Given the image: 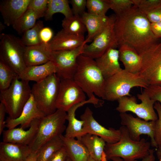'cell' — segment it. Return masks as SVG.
Segmentation results:
<instances>
[{"mask_svg":"<svg viewBox=\"0 0 161 161\" xmlns=\"http://www.w3.org/2000/svg\"><path fill=\"white\" fill-rule=\"evenodd\" d=\"M115 16L114 30L118 46L127 45L139 54L150 45L158 41L159 39L152 31L151 23L136 7L133 5Z\"/></svg>","mask_w":161,"mask_h":161,"instance_id":"6da1fadb","label":"cell"},{"mask_svg":"<svg viewBox=\"0 0 161 161\" xmlns=\"http://www.w3.org/2000/svg\"><path fill=\"white\" fill-rule=\"evenodd\" d=\"M73 79L89 99L95 97L94 94L104 100L106 80L95 59L80 55Z\"/></svg>","mask_w":161,"mask_h":161,"instance_id":"7a4b0ae2","label":"cell"},{"mask_svg":"<svg viewBox=\"0 0 161 161\" xmlns=\"http://www.w3.org/2000/svg\"><path fill=\"white\" fill-rule=\"evenodd\" d=\"M119 129L121 134L120 140L114 143H106L105 145L104 151L107 161L112 157H119L123 161H137L149 154L151 143L143 138L138 141L132 140L125 126H122Z\"/></svg>","mask_w":161,"mask_h":161,"instance_id":"3957f363","label":"cell"},{"mask_svg":"<svg viewBox=\"0 0 161 161\" xmlns=\"http://www.w3.org/2000/svg\"><path fill=\"white\" fill-rule=\"evenodd\" d=\"M105 80L104 100L110 101L131 96L130 91L134 87L145 89L149 85L139 73H132L123 69Z\"/></svg>","mask_w":161,"mask_h":161,"instance_id":"277c9868","label":"cell"},{"mask_svg":"<svg viewBox=\"0 0 161 161\" xmlns=\"http://www.w3.org/2000/svg\"><path fill=\"white\" fill-rule=\"evenodd\" d=\"M66 112L57 109L54 113L39 119L37 129L29 145L31 152L37 153L44 144L60 136L65 131Z\"/></svg>","mask_w":161,"mask_h":161,"instance_id":"5b68a950","label":"cell"},{"mask_svg":"<svg viewBox=\"0 0 161 161\" xmlns=\"http://www.w3.org/2000/svg\"><path fill=\"white\" fill-rule=\"evenodd\" d=\"M60 79L56 73L35 83L31 88V93L39 109L45 115L55 112L60 87Z\"/></svg>","mask_w":161,"mask_h":161,"instance_id":"8992f818","label":"cell"},{"mask_svg":"<svg viewBox=\"0 0 161 161\" xmlns=\"http://www.w3.org/2000/svg\"><path fill=\"white\" fill-rule=\"evenodd\" d=\"M31 94L29 82L15 78L10 87L0 92V100L4 105L8 117L19 116Z\"/></svg>","mask_w":161,"mask_h":161,"instance_id":"52a82bcc","label":"cell"},{"mask_svg":"<svg viewBox=\"0 0 161 161\" xmlns=\"http://www.w3.org/2000/svg\"><path fill=\"white\" fill-rule=\"evenodd\" d=\"M0 39V60L18 76L27 67L24 59L26 46L21 38L13 35L2 33Z\"/></svg>","mask_w":161,"mask_h":161,"instance_id":"ba28073f","label":"cell"},{"mask_svg":"<svg viewBox=\"0 0 161 161\" xmlns=\"http://www.w3.org/2000/svg\"><path fill=\"white\" fill-rule=\"evenodd\" d=\"M115 15L108 17L102 30L94 37L90 44L85 45L82 54L95 59L102 55L111 48L118 46L114 30Z\"/></svg>","mask_w":161,"mask_h":161,"instance_id":"9c48e42d","label":"cell"},{"mask_svg":"<svg viewBox=\"0 0 161 161\" xmlns=\"http://www.w3.org/2000/svg\"><path fill=\"white\" fill-rule=\"evenodd\" d=\"M139 54L141 58L140 74L149 85H161V42L153 43Z\"/></svg>","mask_w":161,"mask_h":161,"instance_id":"30bf717a","label":"cell"},{"mask_svg":"<svg viewBox=\"0 0 161 161\" xmlns=\"http://www.w3.org/2000/svg\"><path fill=\"white\" fill-rule=\"evenodd\" d=\"M137 98L141 101L137 103L134 96H125L117 100L118 104L116 110L120 113L131 112L138 117L146 121H155L158 116L155 112L154 105L155 102L151 99L144 91L138 94Z\"/></svg>","mask_w":161,"mask_h":161,"instance_id":"8fae6325","label":"cell"},{"mask_svg":"<svg viewBox=\"0 0 161 161\" xmlns=\"http://www.w3.org/2000/svg\"><path fill=\"white\" fill-rule=\"evenodd\" d=\"M72 50L51 51L50 61L55 64L56 74L61 79H73L77 67L78 57L82 54L85 45Z\"/></svg>","mask_w":161,"mask_h":161,"instance_id":"7c38bea8","label":"cell"},{"mask_svg":"<svg viewBox=\"0 0 161 161\" xmlns=\"http://www.w3.org/2000/svg\"><path fill=\"white\" fill-rule=\"evenodd\" d=\"M86 100L85 93L73 79H61L57 109L67 112L72 106Z\"/></svg>","mask_w":161,"mask_h":161,"instance_id":"4fadbf2b","label":"cell"},{"mask_svg":"<svg viewBox=\"0 0 161 161\" xmlns=\"http://www.w3.org/2000/svg\"><path fill=\"white\" fill-rule=\"evenodd\" d=\"M120 123L127 128L131 139L138 141L141 135L146 134L151 139V145L156 148L158 146L154 139V126L155 121H146L139 117H135L131 114L120 113Z\"/></svg>","mask_w":161,"mask_h":161,"instance_id":"5bb4252c","label":"cell"},{"mask_svg":"<svg viewBox=\"0 0 161 161\" xmlns=\"http://www.w3.org/2000/svg\"><path fill=\"white\" fill-rule=\"evenodd\" d=\"M80 118L84 122L83 128L86 134L97 136L108 144L114 143L120 140L121 134L119 129H107L101 125L94 118L93 112L89 107L86 108Z\"/></svg>","mask_w":161,"mask_h":161,"instance_id":"9a60e30c","label":"cell"},{"mask_svg":"<svg viewBox=\"0 0 161 161\" xmlns=\"http://www.w3.org/2000/svg\"><path fill=\"white\" fill-rule=\"evenodd\" d=\"M104 103L103 100L95 97L75 104L71 107L66 112V120L68 121V124L64 136L67 138H76L79 139L86 134L83 128V121L78 120L75 117L76 110L79 107L87 103H92L97 107L102 106Z\"/></svg>","mask_w":161,"mask_h":161,"instance_id":"2e32d148","label":"cell"},{"mask_svg":"<svg viewBox=\"0 0 161 161\" xmlns=\"http://www.w3.org/2000/svg\"><path fill=\"white\" fill-rule=\"evenodd\" d=\"M45 116L38 108L31 94L18 117L13 119L7 117L5 120L6 127L11 129L20 125V127L25 129L30 127L33 121Z\"/></svg>","mask_w":161,"mask_h":161,"instance_id":"e0dca14e","label":"cell"},{"mask_svg":"<svg viewBox=\"0 0 161 161\" xmlns=\"http://www.w3.org/2000/svg\"><path fill=\"white\" fill-rule=\"evenodd\" d=\"M30 0H3L0 1V12L4 23L13 26L28 8Z\"/></svg>","mask_w":161,"mask_h":161,"instance_id":"ac0fdd59","label":"cell"},{"mask_svg":"<svg viewBox=\"0 0 161 161\" xmlns=\"http://www.w3.org/2000/svg\"><path fill=\"white\" fill-rule=\"evenodd\" d=\"M39 119L33 121L27 130L20 127L4 130L2 133L3 141L29 145L36 133Z\"/></svg>","mask_w":161,"mask_h":161,"instance_id":"d6986e66","label":"cell"},{"mask_svg":"<svg viewBox=\"0 0 161 161\" xmlns=\"http://www.w3.org/2000/svg\"><path fill=\"white\" fill-rule=\"evenodd\" d=\"M119 60L118 50L111 48L95 60L106 80L122 69L120 67Z\"/></svg>","mask_w":161,"mask_h":161,"instance_id":"ffe728a7","label":"cell"},{"mask_svg":"<svg viewBox=\"0 0 161 161\" xmlns=\"http://www.w3.org/2000/svg\"><path fill=\"white\" fill-rule=\"evenodd\" d=\"M85 39L84 37L70 34L62 29L54 36L48 46L50 51L72 50L86 44Z\"/></svg>","mask_w":161,"mask_h":161,"instance_id":"44dd1931","label":"cell"},{"mask_svg":"<svg viewBox=\"0 0 161 161\" xmlns=\"http://www.w3.org/2000/svg\"><path fill=\"white\" fill-rule=\"evenodd\" d=\"M31 153L28 145L0 143V161H26Z\"/></svg>","mask_w":161,"mask_h":161,"instance_id":"7402d4cb","label":"cell"},{"mask_svg":"<svg viewBox=\"0 0 161 161\" xmlns=\"http://www.w3.org/2000/svg\"><path fill=\"white\" fill-rule=\"evenodd\" d=\"M57 72L55 64L50 61L42 64L27 66L18 77L21 80L37 83Z\"/></svg>","mask_w":161,"mask_h":161,"instance_id":"603a6c76","label":"cell"},{"mask_svg":"<svg viewBox=\"0 0 161 161\" xmlns=\"http://www.w3.org/2000/svg\"><path fill=\"white\" fill-rule=\"evenodd\" d=\"M119 60L123 63L124 69L134 74L139 73L141 65L140 56L133 47L126 44L119 46Z\"/></svg>","mask_w":161,"mask_h":161,"instance_id":"cb8c5ba5","label":"cell"},{"mask_svg":"<svg viewBox=\"0 0 161 161\" xmlns=\"http://www.w3.org/2000/svg\"><path fill=\"white\" fill-rule=\"evenodd\" d=\"M48 45L41 44L26 46L24 59L27 67L42 64L50 61L51 51L49 49Z\"/></svg>","mask_w":161,"mask_h":161,"instance_id":"d4e9b609","label":"cell"},{"mask_svg":"<svg viewBox=\"0 0 161 161\" xmlns=\"http://www.w3.org/2000/svg\"><path fill=\"white\" fill-rule=\"evenodd\" d=\"M77 139L86 146L90 157L95 161H108L104 151L106 143L102 138L95 135L86 134Z\"/></svg>","mask_w":161,"mask_h":161,"instance_id":"484cf974","label":"cell"},{"mask_svg":"<svg viewBox=\"0 0 161 161\" xmlns=\"http://www.w3.org/2000/svg\"><path fill=\"white\" fill-rule=\"evenodd\" d=\"M80 17L88 32L85 39L86 44L91 42L104 26L108 16H102L85 12Z\"/></svg>","mask_w":161,"mask_h":161,"instance_id":"4316f807","label":"cell"},{"mask_svg":"<svg viewBox=\"0 0 161 161\" xmlns=\"http://www.w3.org/2000/svg\"><path fill=\"white\" fill-rule=\"evenodd\" d=\"M61 137L68 157L72 161H88L90 157L89 152L80 140L67 138L63 135Z\"/></svg>","mask_w":161,"mask_h":161,"instance_id":"83f0119b","label":"cell"},{"mask_svg":"<svg viewBox=\"0 0 161 161\" xmlns=\"http://www.w3.org/2000/svg\"><path fill=\"white\" fill-rule=\"evenodd\" d=\"M67 0H48L47 10L44 18L46 21L51 20L55 13L63 14L65 18H69L73 15Z\"/></svg>","mask_w":161,"mask_h":161,"instance_id":"f1b7e54d","label":"cell"},{"mask_svg":"<svg viewBox=\"0 0 161 161\" xmlns=\"http://www.w3.org/2000/svg\"><path fill=\"white\" fill-rule=\"evenodd\" d=\"M63 29L70 34L79 37H84L87 31L80 16L73 15L69 18H64L62 21Z\"/></svg>","mask_w":161,"mask_h":161,"instance_id":"f546056e","label":"cell"},{"mask_svg":"<svg viewBox=\"0 0 161 161\" xmlns=\"http://www.w3.org/2000/svg\"><path fill=\"white\" fill-rule=\"evenodd\" d=\"M39 18L35 12L27 8L12 26L18 33L22 35L25 32L33 27Z\"/></svg>","mask_w":161,"mask_h":161,"instance_id":"4dcf8cb0","label":"cell"},{"mask_svg":"<svg viewBox=\"0 0 161 161\" xmlns=\"http://www.w3.org/2000/svg\"><path fill=\"white\" fill-rule=\"evenodd\" d=\"M64 146L61 136L55 137L44 144L37 152V161H47L55 152Z\"/></svg>","mask_w":161,"mask_h":161,"instance_id":"1f68e13d","label":"cell"},{"mask_svg":"<svg viewBox=\"0 0 161 161\" xmlns=\"http://www.w3.org/2000/svg\"><path fill=\"white\" fill-rule=\"evenodd\" d=\"M44 27L43 21H37L35 25L25 32L21 38L23 44L27 47L38 45L41 44L39 38V33Z\"/></svg>","mask_w":161,"mask_h":161,"instance_id":"d6a6232c","label":"cell"},{"mask_svg":"<svg viewBox=\"0 0 161 161\" xmlns=\"http://www.w3.org/2000/svg\"><path fill=\"white\" fill-rule=\"evenodd\" d=\"M18 75L9 66L0 60V90H5L10 86Z\"/></svg>","mask_w":161,"mask_h":161,"instance_id":"836d02e7","label":"cell"},{"mask_svg":"<svg viewBox=\"0 0 161 161\" xmlns=\"http://www.w3.org/2000/svg\"><path fill=\"white\" fill-rule=\"evenodd\" d=\"M86 8L89 13L106 16L107 12L110 9L109 0H87Z\"/></svg>","mask_w":161,"mask_h":161,"instance_id":"e575fe53","label":"cell"},{"mask_svg":"<svg viewBox=\"0 0 161 161\" xmlns=\"http://www.w3.org/2000/svg\"><path fill=\"white\" fill-rule=\"evenodd\" d=\"M110 9L115 15L122 13L133 6L132 0H109Z\"/></svg>","mask_w":161,"mask_h":161,"instance_id":"d590c367","label":"cell"},{"mask_svg":"<svg viewBox=\"0 0 161 161\" xmlns=\"http://www.w3.org/2000/svg\"><path fill=\"white\" fill-rule=\"evenodd\" d=\"M133 5L142 12L151 10L161 5V0H132Z\"/></svg>","mask_w":161,"mask_h":161,"instance_id":"8d00e7d4","label":"cell"},{"mask_svg":"<svg viewBox=\"0 0 161 161\" xmlns=\"http://www.w3.org/2000/svg\"><path fill=\"white\" fill-rule=\"evenodd\" d=\"M154 109L157 111L158 119L155 121L154 126V139L158 146L161 145V105L156 102L154 105Z\"/></svg>","mask_w":161,"mask_h":161,"instance_id":"74e56055","label":"cell"},{"mask_svg":"<svg viewBox=\"0 0 161 161\" xmlns=\"http://www.w3.org/2000/svg\"><path fill=\"white\" fill-rule=\"evenodd\" d=\"M48 3V0H30L28 8L35 12L40 18L44 17Z\"/></svg>","mask_w":161,"mask_h":161,"instance_id":"f35d334b","label":"cell"},{"mask_svg":"<svg viewBox=\"0 0 161 161\" xmlns=\"http://www.w3.org/2000/svg\"><path fill=\"white\" fill-rule=\"evenodd\" d=\"M144 91L150 98L155 102H159L161 105V85H149Z\"/></svg>","mask_w":161,"mask_h":161,"instance_id":"ab89813d","label":"cell"},{"mask_svg":"<svg viewBox=\"0 0 161 161\" xmlns=\"http://www.w3.org/2000/svg\"><path fill=\"white\" fill-rule=\"evenodd\" d=\"M69 1L72 5L71 10L73 15L80 16L85 12L87 0H70Z\"/></svg>","mask_w":161,"mask_h":161,"instance_id":"60d3db41","label":"cell"},{"mask_svg":"<svg viewBox=\"0 0 161 161\" xmlns=\"http://www.w3.org/2000/svg\"><path fill=\"white\" fill-rule=\"evenodd\" d=\"M143 12L151 23L161 21V5L150 11Z\"/></svg>","mask_w":161,"mask_h":161,"instance_id":"b9f144b4","label":"cell"},{"mask_svg":"<svg viewBox=\"0 0 161 161\" xmlns=\"http://www.w3.org/2000/svg\"><path fill=\"white\" fill-rule=\"evenodd\" d=\"M53 36V32L50 27H43L39 33V38L41 44L48 45Z\"/></svg>","mask_w":161,"mask_h":161,"instance_id":"7bdbcfd3","label":"cell"},{"mask_svg":"<svg viewBox=\"0 0 161 161\" xmlns=\"http://www.w3.org/2000/svg\"><path fill=\"white\" fill-rule=\"evenodd\" d=\"M69 158L64 146L55 152L47 161H66Z\"/></svg>","mask_w":161,"mask_h":161,"instance_id":"ee69618b","label":"cell"},{"mask_svg":"<svg viewBox=\"0 0 161 161\" xmlns=\"http://www.w3.org/2000/svg\"><path fill=\"white\" fill-rule=\"evenodd\" d=\"M6 111L5 107L3 103H0V135L4 131L6 127V120H5V115Z\"/></svg>","mask_w":161,"mask_h":161,"instance_id":"f6af8a7d","label":"cell"},{"mask_svg":"<svg viewBox=\"0 0 161 161\" xmlns=\"http://www.w3.org/2000/svg\"><path fill=\"white\" fill-rule=\"evenodd\" d=\"M151 27L155 37L158 39L161 38V21L151 23Z\"/></svg>","mask_w":161,"mask_h":161,"instance_id":"bcb514c9","label":"cell"},{"mask_svg":"<svg viewBox=\"0 0 161 161\" xmlns=\"http://www.w3.org/2000/svg\"><path fill=\"white\" fill-rule=\"evenodd\" d=\"M154 149H151L149 154L142 159L141 161H155V157L154 155ZM113 161H123L122 159L119 157H112L111 159Z\"/></svg>","mask_w":161,"mask_h":161,"instance_id":"7dc6e473","label":"cell"},{"mask_svg":"<svg viewBox=\"0 0 161 161\" xmlns=\"http://www.w3.org/2000/svg\"><path fill=\"white\" fill-rule=\"evenodd\" d=\"M37 153L31 152L26 161H37Z\"/></svg>","mask_w":161,"mask_h":161,"instance_id":"c3c4849f","label":"cell"},{"mask_svg":"<svg viewBox=\"0 0 161 161\" xmlns=\"http://www.w3.org/2000/svg\"><path fill=\"white\" fill-rule=\"evenodd\" d=\"M156 154L159 161H161V145L157 148Z\"/></svg>","mask_w":161,"mask_h":161,"instance_id":"681fc988","label":"cell"},{"mask_svg":"<svg viewBox=\"0 0 161 161\" xmlns=\"http://www.w3.org/2000/svg\"><path fill=\"white\" fill-rule=\"evenodd\" d=\"M5 25L4 24V23H3L2 22H0V35L1 34V33L2 32L4 29L5 28Z\"/></svg>","mask_w":161,"mask_h":161,"instance_id":"f907efd6","label":"cell"},{"mask_svg":"<svg viewBox=\"0 0 161 161\" xmlns=\"http://www.w3.org/2000/svg\"><path fill=\"white\" fill-rule=\"evenodd\" d=\"M88 161H95V160L92 158L90 157L89 158Z\"/></svg>","mask_w":161,"mask_h":161,"instance_id":"816d5d0a","label":"cell"},{"mask_svg":"<svg viewBox=\"0 0 161 161\" xmlns=\"http://www.w3.org/2000/svg\"><path fill=\"white\" fill-rule=\"evenodd\" d=\"M66 161H72L71 160L69 157L67 160Z\"/></svg>","mask_w":161,"mask_h":161,"instance_id":"f5cc1de1","label":"cell"}]
</instances>
